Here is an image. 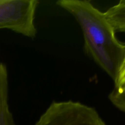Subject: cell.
I'll return each mask as SVG.
<instances>
[{"label": "cell", "mask_w": 125, "mask_h": 125, "mask_svg": "<svg viewBox=\"0 0 125 125\" xmlns=\"http://www.w3.org/2000/svg\"><path fill=\"white\" fill-rule=\"evenodd\" d=\"M0 125H15L9 106L8 72L6 65L0 62Z\"/></svg>", "instance_id": "4"}, {"label": "cell", "mask_w": 125, "mask_h": 125, "mask_svg": "<svg viewBox=\"0 0 125 125\" xmlns=\"http://www.w3.org/2000/svg\"><path fill=\"white\" fill-rule=\"evenodd\" d=\"M39 4L37 0H0V29L35 38L37 34L35 12Z\"/></svg>", "instance_id": "3"}, {"label": "cell", "mask_w": 125, "mask_h": 125, "mask_svg": "<svg viewBox=\"0 0 125 125\" xmlns=\"http://www.w3.org/2000/svg\"><path fill=\"white\" fill-rule=\"evenodd\" d=\"M35 125H107L94 107L78 101H52Z\"/></svg>", "instance_id": "2"}, {"label": "cell", "mask_w": 125, "mask_h": 125, "mask_svg": "<svg viewBox=\"0 0 125 125\" xmlns=\"http://www.w3.org/2000/svg\"><path fill=\"white\" fill-rule=\"evenodd\" d=\"M56 4L75 18L83 31L85 52L114 82L125 57V44L117 39L104 12L86 0H61Z\"/></svg>", "instance_id": "1"}, {"label": "cell", "mask_w": 125, "mask_h": 125, "mask_svg": "<svg viewBox=\"0 0 125 125\" xmlns=\"http://www.w3.org/2000/svg\"><path fill=\"white\" fill-rule=\"evenodd\" d=\"M125 84V57L121 64L118 74L114 81V88H118Z\"/></svg>", "instance_id": "7"}, {"label": "cell", "mask_w": 125, "mask_h": 125, "mask_svg": "<svg viewBox=\"0 0 125 125\" xmlns=\"http://www.w3.org/2000/svg\"><path fill=\"white\" fill-rule=\"evenodd\" d=\"M104 13L115 32H125V0H121Z\"/></svg>", "instance_id": "5"}, {"label": "cell", "mask_w": 125, "mask_h": 125, "mask_svg": "<svg viewBox=\"0 0 125 125\" xmlns=\"http://www.w3.org/2000/svg\"><path fill=\"white\" fill-rule=\"evenodd\" d=\"M108 98L114 106L125 113V84L120 87L114 88Z\"/></svg>", "instance_id": "6"}]
</instances>
